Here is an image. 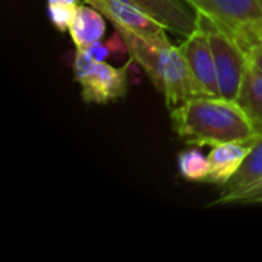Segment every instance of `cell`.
Returning <instances> with one entry per match:
<instances>
[{"label":"cell","instance_id":"obj_7","mask_svg":"<svg viewBox=\"0 0 262 262\" xmlns=\"http://www.w3.org/2000/svg\"><path fill=\"white\" fill-rule=\"evenodd\" d=\"M86 3L109 18L115 29H126L141 35H157L167 31L130 0H86Z\"/></svg>","mask_w":262,"mask_h":262},{"label":"cell","instance_id":"obj_9","mask_svg":"<svg viewBox=\"0 0 262 262\" xmlns=\"http://www.w3.org/2000/svg\"><path fill=\"white\" fill-rule=\"evenodd\" d=\"M250 149L252 144L246 143H223L212 146V150L207 155L210 164L209 183L226 186L241 169Z\"/></svg>","mask_w":262,"mask_h":262},{"label":"cell","instance_id":"obj_3","mask_svg":"<svg viewBox=\"0 0 262 262\" xmlns=\"http://www.w3.org/2000/svg\"><path fill=\"white\" fill-rule=\"evenodd\" d=\"M218 28L230 34L244 49L262 35L259 0H186Z\"/></svg>","mask_w":262,"mask_h":262},{"label":"cell","instance_id":"obj_15","mask_svg":"<svg viewBox=\"0 0 262 262\" xmlns=\"http://www.w3.org/2000/svg\"><path fill=\"white\" fill-rule=\"evenodd\" d=\"M75 11L77 6H71V5H48V14L51 23L61 32L69 31Z\"/></svg>","mask_w":262,"mask_h":262},{"label":"cell","instance_id":"obj_16","mask_svg":"<svg viewBox=\"0 0 262 262\" xmlns=\"http://www.w3.org/2000/svg\"><path fill=\"white\" fill-rule=\"evenodd\" d=\"M244 51L247 55V61L262 72V35L255 38Z\"/></svg>","mask_w":262,"mask_h":262},{"label":"cell","instance_id":"obj_10","mask_svg":"<svg viewBox=\"0 0 262 262\" xmlns=\"http://www.w3.org/2000/svg\"><path fill=\"white\" fill-rule=\"evenodd\" d=\"M249 117L258 137L262 135V72L247 61L243 83L235 100Z\"/></svg>","mask_w":262,"mask_h":262},{"label":"cell","instance_id":"obj_8","mask_svg":"<svg viewBox=\"0 0 262 262\" xmlns=\"http://www.w3.org/2000/svg\"><path fill=\"white\" fill-rule=\"evenodd\" d=\"M147 15L181 37H189L198 26V12L186 0H130Z\"/></svg>","mask_w":262,"mask_h":262},{"label":"cell","instance_id":"obj_1","mask_svg":"<svg viewBox=\"0 0 262 262\" xmlns=\"http://www.w3.org/2000/svg\"><path fill=\"white\" fill-rule=\"evenodd\" d=\"M117 32L130 60L141 66L152 84L164 95L169 109L190 98L209 97L180 46L170 45L166 31L157 35H141L126 29H117Z\"/></svg>","mask_w":262,"mask_h":262},{"label":"cell","instance_id":"obj_19","mask_svg":"<svg viewBox=\"0 0 262 262\" xmlns=\"http://www.w3.org/2000/svg\"><path fill=\"white\" fill-rule=\"evenodd\" d=\"M259 3H261V5H262V0H259Z\"/></svg>","mask_w":262,"mask_h":262},{"label":"cell","instance_id":"obj_4","mask_svg":"<svg viewBox=\"0 0 262 262\" xmlns=\"http://www.w3.org/2000/svg\"><path fill=\"white\" fill-rule=\"evenodd\" d=\"M74 74L77 83L81 86V98L84 103L107 104L124 97L127 92L126 68H115L106 61H97L78 49Z\"/></svg>","mask_w":262,"mask_h":262},{"label":"cell","instance_id":"obj_14","mask_svg":"<svg viewBox=\"0 0 262 262\" xmlns=\"http://www.w3.org/2000/svg\"><path fill=\"white\" fill-rule=\"evenodd\" d=\"M215 204H262V178L238 190H224Z\"/></svg>","mask_w":262,"mask_h":262},{"label":"cell","instance_id":"obj_11","mask_svg":"<svg viewBox=\"0 0 262 262\" xmlns=\"http://www.w3.org/2000/svg\"><path fill=\"white\" fill-rule=\"evenodd\" d=\"M104 15L91 5H78L74 20L69 26V34L77 49L88 48L100 41L104 35Z\"/></svg>","mask_w":262,"mask_h":262},{"label":"cell","instance_id":"obj_5","mask_svg":"<svg viewBox=\"0 0 262 262\" xmlns=\"http://www.w3.org/2000/svg\"><path fill=\"white\" fill-rule=\"evenodd\" d=\"M198 17L207 28L215 60L220 95L227 100H236L247 66L246 51L230 34L218 28L206 15L198 12Z\"/></svg>","mask_w":262,"mask_h":262},{"label":"cell","instance_id":"obj_17","mask_svg":"<svg viewBox=\"0 0 262 262\" xmlns=\"http://www.w3.org/2000/svg\"><path fill=\"white\" fill-rule=\"evenodd\" d=\"M78 51H83L86 52L91 58L97 60V61H104V58L109 55V51L104 45H101V41H97L88 48H83V49H78Z\"/></svg>","mask_w":262,"mask_h":262},{"label":"cell","instance_id":"obj_6","mask_svg":"<svg viewBox=\"0 0 262 262\" xmlns=\"http://www.w3.org/2000/svg\"><path fill=\"white\" fill-rule=\"evenodd\" d=\"M180 49L203 89L212 97H221L207 28L200 20V17L196 29L189 37H186V40L180 45Z\"/></svg>","mask_w":262,"mask_h":262},{"label":"cell","instance_id":"obj_18","mask_svg":"<svg viewBox=\"0 0 262 262\" xmlns=\"http://www.w3.org/2000/svg\"><path fill=\"white\" fill-rule=\"evenodd\" d=\"M48 5H71V6H78V0H48Z\"/></svg>","mask_w":262,"mask_h":262},{"label":"cell","instance_id":"obj_13","mask_svg":"<svg viewBox=\"0 0 262 262\" xmlns=\"http://www.w3.org/2000/svg\"><path fill=\"white\" fill-rule=\"evenodd\" d=\"M178 170L181 177L192 183H209L210 164L209 158L198 149L183 150L178 155Z\"/></svg>","mask_w":262,"mask_h":262},{"label":"cell","instance_id":"obj_12","mask_svg":"<svg viewBox=\"0 0 262 262\" xmlns=\"http://www.w3.org/2000/svg\"><path fill=\"white\" fill-rule=\"evenodd\" d=\"M252 144V149L244 160L241 169L232 177V180L224 186V190H238L247 187L249 184L255 183L262 178V135L258 137Z\"/></svg>","mask_w":262,"mask_h":262},{"label":"cell","instance_id":"obj_2","mask_svg":"<svg viewBox=\"0 0 262 262\" xmlns=\"http://www.w3.org/2000/svg\"><path fill=\"white\" fill-rule=\"evenodd\" d=\"M170 123L183 141L195 146L250 144L258 138L241 106L224 97L190 98L170 109Z\"/></svg>","mask_w":262,"mask_h":262}]
</instances>
